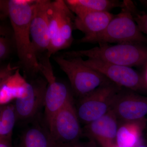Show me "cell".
I'll use <instances>...</instances> for the list:
<instances>
[{"label": "cell", "mask_w": 147, "mask_h": 147, "mask_svg": "<svg viewBox=\"0 0 147 147\" xmlns=\"http://www.w3.org/2000/svg\"><path fill=\"white\" fill-rule=\"evenodd\" d=\"M54 59L67 75L72 91L80 98L112 83L101 74L84 64L79 58L67 59L56 56Z\"/></svg>", "instance_id": "cell-5"}, {"label": "cell", "mask_w": 147, "mask_h": 147, "mask_svg": "<svg viewBox=\"0 0 147 147\" xmlns=\"http://www.w3.org/2000/svg\"><path fill=\"white\" fill-rule=\"evenodd\" d=\"M59 147H97L96 144L92 141H90V142L87 143L80 142L79 141L77 142L66 144L61 146Z\"/></svg>", "instance_id": "cell-22"}, {"label": "cell", "mask_w": 147, "mask_h": 147, "mask_svg": "<svg viewBox=\"0 0 147 147\" xmlns=\"http://www.w3.org/2000/svg\"><path fill=\"white\" fill-rule=\"evenodd\" d=\"M18 120L14 104L1 105L0 108V138H11L13 127Z\"/></svg>", "instance_id": "cell-19"}, {"label": "cell", "mask_w": 147, "mask_h": 147, "mask_svg": "<svg viewBox=\"0 0 147 147\" xmlns=\"http://www.w3.org/2000/svg\"><path fill=\"white\" fill-rule=\"evenodd\" d=\"M121 89L111 83L80 98L76 108L80 121L87 125L107 114L112 109L116 96Z\"/></svg>", "instance_id": "cell-6"}, {"label": "cell", "mask_w": 147, "mask_h": 147, "mask_svg": "<svg viewBox=\"0 0 147 147\" xmlns=\"http://www.w3.org/2000/svg\"><path fill=\"white\" fill-rule=\"evenodd\" d=\"M20 147H55L49 129L38 124L30 127L22 133Z\"/></svg>", "instance_id": "cell-17"}, {"label": "cell", "mask_w": 147, "mask_h": 147, "mask_svg": "<svg viewBox=\"0 0 147 147\" xmlns=\"http://www.w3.org/2000/svg\"><path fill=\"white\" fill-rule=\"evenodd\" d=\"M51 1H36L30 25L32 44L37 59L46 55L50 45L47 9Z\"/></svg>", "instance_id": "cell-9"}, {"label": "cell", "mask_w": 147, "mask_h": 147, "mask_svg": "<svg viewBox=\"0 0 147 147\" xmlns=\"http://www.w3.org/2000/svg\"><path fill=\"white\" fill-rule=\"evenodd\" d=\"M143 120L136 121L122 122L119 126L116 139V145L118 147H135L138 144L142 126Z\"/></svg>", "instance_id": "cell-18"}, {"label": "cell", "mask_w": 147, "mask_h": 147, "mask_svg": "<svg viewBox=\"0 0 147 147\" xmlns=\"http://www.w3.org/2000/svg\"><path fill=\"white\" fill-rule=\"evenodd\" d=\"M119 121L111 110L100 118L86 125L83 135L101 147H115L119 126Z\"/></svg>", "instance_id": "cell-11"}, {"label": "cell", "mask_w": 147, "mask_h": 147, "mask_svg": "<svg viewBox=\"0 0 147 147\" xmlns=\"http://www.w3.org/2000/svg\"><path fill=\"white\" fill-rule=\"evenodd\" d=\"M133 16L140 30L147 36V13L140 14L137 13L135 9L133 11Z\"/></svg>", "instance_id": "cell-21"}, {"label": "cell", "mask_w": 147, "mask_h": 147, "mask_svg": "<svg viewBox=\"0 0 147 147\" xmlns=\"http://www.w3.org/2000/svg\"><path fill=\"white\" fill-rule=\"evenodd\" d=\"M71 11L76 16L90 12L109 11L116 8H121L123 1L116 0H67L65 1Z\"/></svg>", "instance_id": "cell-16"}, {"label": "cell", "mask_w": 147, "mask_h": 147, "mask_svg": "<svg viewBox=\"0 0 147 147\" xmlns=\"http://www.w3.org/2000/svg\"><path fill=\"white\" fill-rule=\"evenodd\" d=\"M111 110L122 122L142 120L147 116V97L133 91L123 92L121 89Z\"/></svg>", "instance_id": "cell-10"}, {"label": "cell", "mask_w": 147, "mask_h": 147, "mask_svg": "<svg viewBox=\"0 0 147 147\" xmlns=\"http://www.w3.org/2000/svg\"><path fill=\"white\" fill-rule=\"evenodd\" d=\"M19 67L9 64L1 69L0 102L8 104L11 100L21 98L28 94L29 83L20 74Z\"/></svg>", "instance_id": "cell-13"}, {"label": "cell", "mask_w": 147, "mask_h": 147, "mask_svg": "<svg viewBox=\"0 0 147 147\" xmlns=\"http://www.w3.org/2000/svg\"><path fill=\"white\" fill-rule=\"evenodd\" d=\"M50 45L47 55L51 57L59 50L70 47L73 41L75 16L65 1H50L47 9Z\"/></svg>", "instance_id": "cell-4"}, {"label": "cell", "mask_w": 147, "mask_h": 147, "mask_svg": "<svg viewBox=\"0 0 147 147\" xmlns=\"http://www.w3.org/2000/svg\"><path fill=\"white\" fill-rule=\"evenodd\" d=\"M144 79L145 83H146V85L147 86V64L146 68V73H145V75L144 77Z\"/></svg>", "instance_id": "cell-25"}, {"label": "cell", "mask_w": 147, "mask_h": 147, "mask_svg": "<svg viewBox=\"0 0 147 147\" xmlns=\"http://www.w3.org/2000/svg\"><path fill=\"white\" fill-rule=\"evenodd\" d=\"M47 81L44 107L45 119L48 125L56 113L72 96L69 88L62 82L57 81L56 77Z\"/></svg>", "instance_id": "cell-15"}, {"label": "cell", "mask_w": 147, "mask_h": 147, "mask_svg": "<svg viewBox=\"0 0 147 147\" xmlns=\"http://www.w3.org/2000/svg\"><path fill=\"white\" fill-rule=\"evenodd\" d=\"M121 12L114 15L103 31L90 40L89 43H132L143 44L147 38L139 30L133 16V2L124 1Z\"/></svg>", "instance_id": "cell-3"}, {"label": "cell", "mask_w": 147, "mask_h": 147, "mask_svg": "<svg viewBox=\"0 0 147 147\" xmlns=\"http://www.w3.org/2000/svg\"><path fill=\"white\" fill-rule=\"evenodd\" d=\"M0 147H12L11 138H0Z\"/></svg>", "instance_id": "cell-23"}, {"label": "cell", "mask_w": 147, "mask_h": 147, "mask_svg": "<svg viewBox=\"0 0 147 147\" xmlns=\"http://www.w3.org/2000/svg\"><path fill=\"white\" fill-rule=\"evenodd\" d=\"M84 57L117 65L140 66L147 64V47L137 43L102 44L89 50L66 52L63 57L71 59Z\"/></svg>", "instance_id": "cell-2"}, {"label": "cell", "mask_w": 147, "mask_h": 147, "mask_svg": "<svg viewBox=\"0 0 147 147\" xmlns=\"http://www.w3.org/2000/svg\"><path fill=\"white\" fill-rule=\"evenodd\" d=\"M47 85V81L40 77L29 83L26 95L16 99L14 104L18 120L32 118L44 107Z\"/></svg>", "instance_id": "cell-12"}, {"label": "cell", "mask_w": 147, "mask_h": 147, "mask_svg": "<svg viewBox=\"0 0 147 147\" xmlns=\"http://www.w3.org/2000/svg\"><path fill=\"white\" fill-rule=\"evenodd\" d=\"M135 147H147V144L144 143H140L138 144Z\"/></svg>", "instance_id": "cell-24"}, {"label": "cell", "mask_w": 147, "mask_h": 147, "mask_svg": "<svg viewBox=\"0 0 147 147\" xmlns=\"http://www.w3.org/2000/svg\"><path fill=\"white\" fill-rule=\"evenodd\" d=\"M48 126L55 147L79 141L83 131L73 97L56 113Z\"/></svg>", "instance_id": "cell-7"}, {"label": "cell", "mask_w": 147, "mask_h": 147, "mask_svg": "<svg viewBox=\"0 0 147 147\" xmlns=\"http://www.w3.org/2000/svg\"><path fill=\"white\" fill-rule=\"evenodd\" d=\"M79 58L84 64L101 74L121 88L135 92L147 88L144 77L132 67L113 64L97 59L84 60L82 58Z\"/></svg>", "instance_id": "cell-8"}, {"label": "cell", "mask_w": 147, "mask_h": 147, "mask_svg": "<svg viewBox=\"0 0 147 147\" xmlns=\"http://www.w3.org/2000/svg\"><path fill=\"white\" fill-rule=\"evenodd\" d=\"M36 1H1V9L10 20L19 62L24 71L34 75L40 72L39 63L32 44L30 25Z\"/></svg>", "instance_id": "cell-1"}, {"label": "cell", "mask_w": 147, "mask_h": 147, "mask_svg": "<svg viewBox=\"0 0 147 147\" xmlns=\"http://www.w3.org/2000/svg\"><path fill=\"white\" fill-rule=\"evenodd\" d=\"M13 47H15V48L13 37L1 36L0 37V60L1 61L5 60L9 57L11 54Z\"/></svg>", "instance_id": "cell-20"}, {"label": "cell", "mask_w": 147, "mask_h": 147, "mask_svg": "<svg viewBox=\"0 0 147 147\" xmlns=\"http://www.w3.org/2000/svg\"><path fill=\"white\" fill-rule=\"evenodd\" d=\"M109 11L90 12L75 16L74 29L81 31L84 36L80 42H88L105 30L114 16Z\"/></svg>", "instance_id": "cell-14"}, {"label": "cell", "mask_w": 147, "mask_h": 147, "mask_svg": "<svg viewBox=\"0 0 147 147\" xmlns=\"http://www.w3.org/2000/svg\"><path fill=\"white\" fill-rule=\"evenodd\" d=\"M115 147H118L117 146V145H116L115 146Z\"/></svg>", "instance_id": "cell-26"}, {"label": "cell", "mask_w": 147, "mask_h": 147, "mask_svg": "<svg viewBox=\"0 0 147 147\" xmlns=\"http://www.w3.org/2000/svg\"><path fill=\"white\" fill-rule=\"evenodd\" d=\"M146 3H147V1H146Z\"/></svg>", "instance_id": "cell-27"}]
</instances>
